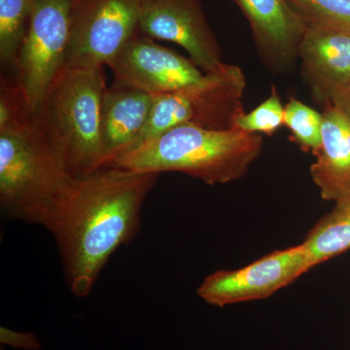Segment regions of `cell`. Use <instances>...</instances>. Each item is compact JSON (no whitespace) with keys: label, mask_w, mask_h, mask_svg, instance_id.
<instances>
[{"label":"cell","mask_w":350,"mask_h":350,"mask_svg":"<svg viewBox=\"0 0 350 350\" xmlns=\"http://www.w3.org/2000/svg\"><path fill=\"white\" fill-rule=\"evenodd\" d=\"M139 34L177 44L204 73L215 72L225 64L200 0H152L140 21Z\"/></svg>","instance_id":"obj_9"},{"label":"cell","mask_w":350,"mask_h":350,"mask_svg":"<svg viewBox=\"0 0 350 350\" xmlns=\"http://www.w3.org/2000/svg\"><path fill=\"white\" fill-rule=\"evenodd\" d=\"M250 23L262 63L273 75L289 72L299 59L306 23L287 0H232Z\"/></svg>","instance_id":"obj_11"},{"label":"cell","mask_w":350,"mask_h":350,"mask_svg":"<svg viewBox=\"0 0 350 350\" xmlns=\"http://www.w3.org/2000/svg\"><path fill=\"white\" fill-rule=\"evenodd\" d=\"M303 244L312 268L350 250V193L336 200L333 211L310 230Z\"/></svg>","instance_id":"obj_15"},{"label":"cell","mask_w":350,"mask_h":350,"mask_svg":"<svg viewBox=\"0 0 350 350\" xmlns=\"http://www.w3.org/2000/svg\"><path fill=\"white\" fill-rule=\"evenodd\" d=\"M107 89L103 68H66L36 112L72 178L107 167L100 137Z\"/></svg>","instance_id":"obj_4"},{"label":"cell","mask_w":350,"mask_h":350,"mask_svg":"<svg viewBox=\"0 0 350 350\" xmlns=\"http://www.w3.org/2000/svg\"><path fill=\"white\" fill-rule=\"evenodd\" d=\"M0 344L2 347L23 350H39L42 347L36 334L31 332H18L7 327H0Z\"/></svg>","instance_id":"obj_20"},{"label":"cell","mask_w":350,"mask_h":350,"mask_svg":"<svg viewBox=\"0 0 350 350\" xmlns=\"http://www.w3.org/2000/svg\"><path fill=\"white\" fill-rule=\"evenodd\" d=\"M284 125V107L275 86L271 96L250 113L241 112L234 121V128L250 133L271 135Z\"/></svg>","instance_id":"obj_19"},{"label":"cell","mask_w":350,"mask_h":350,"mask_svg":"<svg viewBox=\"0 0 350 350\" xmlns=\"http://www.w3.org/2000/svg\"><path fill=\"white\" fill-rule=\"evenodd\" d=\"M323 114L292 98L284 107V125L301 148L317 153L321 145Z\"/></svg>","instance_id":"obj_18"},{"label":"cell","mask_w":350,"mask_h":350,"mask_svg":"<svg viewBox=\"0 0 350 350\" xmlns=\"http://www.w3.org/2000/svg\"><path fill=\"white\" fill-rule=\"evenodd\" d=\"M262 149V138L257 133L181 125L138 145L111 167L159 174L181 172L215 185L243 177Z\"/></svg>","instance_id":"obj_3"},{"label":"cell","mask_w":350,"mask_h":350,"mask_svg":"<svg viewBox=\"0 0 350 350\" xmlns=\"http://www.w3.org/2000/svg\"><path fill=\"white\" fill-rule=\"evenodd\" d=\"M323 116L321 145L310 175L322 199L336 202L350 193V119L333 107Z\"/></svg>","instance_id":"obj_14"},{"label":"cell","mask_w":350,"mask_h":350,"mask_svg":"<svg viewBox=\"0 0 350 350\" xmlns=\"http://www.w3.org/2000/svg\"><path fill=\"white\" fill-rule=\"evenodd\" d=\"M245 88L243 69L224 64L215 72L204 73L190 86L153 96L150 117L133 149L181 125L234 129L237 117L244 111L241 100Z\"/></svg>","instance_id":"obj_5"},{"label":"cell","mask_w":350,"mask_h":350,"mask_svg":"<svg viewBox=\"0 0 350 350\" xmlns=\"http://www.w3.org/2000/svg\"><path fill=\"white\" fill-rule=\"evenodd\" d=\"M15 81L1 78L0 204L6 215L49 231L73 181Z\"/></svg>","instance_id":"obj_2"},{"label":"cell","mask_w":350,"mask_h":350,"mask_svg":"<svg viewBox=\"0 0 350 350\" xmlns=\"http://www.w3.org/2000/svg\"><path fill=\"white\" fill-rule=\"evenodd\" d=\"M158 176L110 167L73 179L49 231L77 298L91 293L113 253L137 234L142 206Z\"/></svg>","instance_id":"obj_1"},{"label":"cell","mask_w":350,"mask_h":350,"mask_svg":"<svg viewBox=\"0 0 350 350\" xmlns=\"http://www.w3.org/2000/svg\"><path fill=\"white\" fill-rule=\"evenodd\" d=\"M34 1L0 0V59L14 70L29 29Z\"/></svg>","instance_id":"obj_16"},{"label":"cell","mask_w":350,"mask_h":350,"mask_svg":"<svg viewBox=\"0 0 350 350\" xmlns=\"http://www.w3.org/2000/svg\"><path fill=\"white\" fill-rule=\"evenodd\" d=\"M152 0H77L66 68L108 66L131 38Z\"/></svg>","instance_id":"obj_7"},{"label":"cell","mask_w":350,"mask_h":350,"mask_svg":"<svg viewBox=\"0 0 350 350\" xmlns=\"http://www.w3.org/2000/svg\"><path fill=\"white\" fill-rule=\"evenodd\" d=\"M310 259L303 243L271 254L232 271H217L206 276L198 295L211 306H222L262 300L288 286L310 271Z\"/></svg>","instance_id":"obj_8"},{"label":"cell","mask_w":350,"mask_h":350,"mask_svg":"<svg viewBox=\"0 0 350 350\" xmlns=\"http://www.w3.org/2000/svg\"><path fill=\"white\" fill-rule=\"evenodd\" d=\"M1 350H4V349H2V347H1Z\"/></svg>","instance_id":"obj_22"},{"label":"cell","mask_w":350,"mask_h":350,"mask_svg":"<svg viewBox=\"0 0 350 350\" xmlns=\"http://www.w3.org/2000/svg\"><path fill=\"white\" fill-rule=\"evenodd\" d=\"M331 107L337 108L350 119V82L334 96Z\"/></svg>","instance_id":"obj_21"},{"label":"cell","mask_w":350,"mask_h":350,"mask_svg":"<svg viewBox=\"0 0 350 350\" xmlns=\"http://www.w3.org/2000/svg\"><path fill=\"white\" fill-rule=\"evenodd\" d=\"M153 101L151 94L118 80L105 90L100 137L107 167L133 148L150 117Z\"/></svg>","instance_id":"obj_13"},{"label":"cell","mask_w":350,"mask_h":350,"mask_svg":"<svg viewBox=\"0 0 350 350\" xmlns=\"http://www.w3.org/2000/svg\"><path fill=\"white\" fill-rule=\"evenodd\" d=\"M299 59L315 101L330 107L334 96L350 82V36L308 27Z\"/></svg>","instance_id":"obj_12"},{"label":"cell","mask_w":350,"mask_h":350,"mask_svg":"<svg viewBox=\"0 0 350 350\" xmlns=\"http://www.w3.org/2000/svg\"><path fill=\"white\" fill-rule=\"evenodd\" d=\"M306 27L350 36V0H287Z\"/></svg>","instance_id":"obj_17"},{"label":"cell","mask_w":350,"mask_h":350,"mask_svg":"<svg viewBox=\"0 0 350 350\" xmlns=\"http://www.w3.org/2000/svg\"><path fill=\"white\" fill-rule=\"evenodd\" d=\"M115 80L152 96L174 93L200 81L204 73L190 59L137 34L110 63Z\"/></svg>","instance_id":"obj_10"},{"label":"cell","mask_w":350,"mask_h":350,"mask_svg":"<svg viewBox=\"0 0 350 350\" xmlns=\"http://www.w3.org/2000/svg\"><path fill=\"white\" fill-rule=\"evenodd\" d=\"M77 0H36L21 48L16 83L33 112L66 69Z\"/></svg>","instance_id":"obj_6"}]
</instances>
